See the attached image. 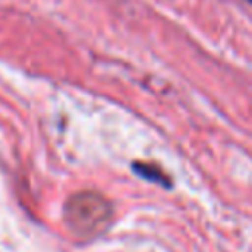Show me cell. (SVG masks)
I'll return each instance as SVG.
<instances>
[{"mask_svg": "<svg viewBox=\"0 0 252 252\" xmlns=\"http://www.w3.org/2000/svg\"><path fill=\"white\" fill-rule=\"evenodd\" d=\"M69 230L79 238H93L106 230L112 220V203L98 191H79L63 207Z\"/></svg>", "mask_w": 252, "mask_h": 252, "instance_id": "1", "label": "cell"}, {"mask_svg": "<svg viewBox=\"0 0 252 252\" xmlns=\"http://www.w3.org/2000/svg\"><path fill=\"white\" fill-rule=\"evenodd\" d=\"M134 171H136L138 175L146 177L148 181L159 183V185H163V187H171V181H169V177L165 175V171H163L161 167L154 165V163H140V161H136V163H134Z\"/></svg>", "mask_w": 252, "mask_h": 252, "instance_id": "2", "label": "cell"}, {"mask_svg": "<svg viewBox=\"0 0 252 252\" xmlns=\"http://www.w3.org/2000/svg\"><path fill=\"white\" fill-rule=\"evenodd\" d=\"M248 2H252V0H248Z\"/></svg>", "mask_w": 252, "mask_h": 252, "instance_id": "3", "label": "cell"}]
</instances>
